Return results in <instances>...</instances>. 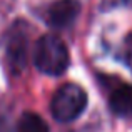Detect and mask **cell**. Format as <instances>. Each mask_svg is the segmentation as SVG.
I'll list each match as a JSON object with an SVG mask.
<instances>
[{
    "mask_svg": "<svg viewBox=\"0 0 132 132\" xmlns=\"http://www.w3.org/2000/svg\"><path fill=\"white\" fill-rule=\"evenodd\" d=\"M109 105L117 116H129L132 114V85L122 84L116 87L110 94Z\"/></svg>",
    "mask_w": 132,
    "mask_h": 132,
    "instance_id": "5",
    "label": "cell"
},
{
    "mask_svg": "<svg viewBox=\"0 0 132 132\" xmlns=\"http://www.w3.org/2000/svg\"><path fill=\"white\" fill-rule=\"evenodd\" d=\"M7 54H9V62L13 70L19 72L25 67V64H27V35L23 32L13 30L12 37L9 40Z\"/></svg>",
    "mask_w": 132,
    "mask_h": 132,
    "instance_id": "4",
    "label": "cell"
},
{
    "mask_svg": "<svg viewBox=\"0 0 132 132\" xmlns=\"http://www.w3.org/2000/svg\"><path fill=\"white\" fill-rule=\"evenodd\" d=\"M80 13L79 0H57L47 10V22L54 29H67Z\"/></svg>",
    "mask_w": 132,
    "mask_h": 132,
    "instance_id": "3",
    "label": "cell"
},
{
    "mask_svg": "<svg viewBox=\"0 0 132 132\" xmlns=\"http://www.w3.org/2000/svg\"><path fill=\"white\" fill-rule=\"evenodd\" d=\"M34 60H35L37 69L48 75L64 74L70 64V57H69L65 44L54 34H45L37 40Z\"/></svg>",
    "mask_w": 132,
    "mask_h": 132,
    "instance_id": "1",
    "label": "cell"
},
{
    "mask_svg": "<svg viewBox=\"0 0 132 132\" xmlns=\"http://www.w3.org/2000/svg\"><path fill=\"white\" fill-rule=\"evenodd\" d=\"M17 132H48V126L39 114L25 112L17 120Z\"/></svg>",
    "mask_w": 132,
    "mask_h": 132,
    "instance_id": "6",
    "label": "cell"
},
{
    "mask_svg": "<svg viewBox=\"0 0 132 132\" xmlns=\"http://www.w3.org/2000/svg\"><path fill=\"white\" fill-rule=\"evenodd\" d=\"M87 107V94L77 84H65L52 97L50 110L55 120L65 124L75 120Z\"/></svg>",
    "mask_w": 132,
    "mask_h": 132,
    "instance_id": "2",
    "label": "cell"
},
{
    "mask_svg": "<svg viewBox=\"0 0 132 132\" xmlns=\"http://www.w3.org/2000/svg\"><path fill=\"white\" fill-rule=\"evenodd\" d=\"M126 59H127V64H129L130 69H132V34L126 40Z\"/></svg>",
    "mask_w": 132,
    "mask_h": 132,
    "instance_id": "7",
    "label": "cell"
}]
</instances>
